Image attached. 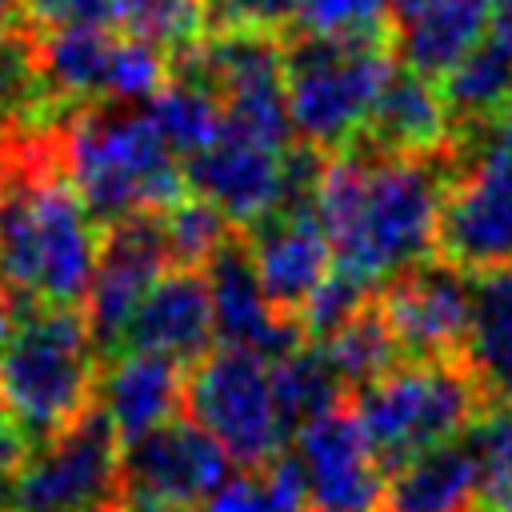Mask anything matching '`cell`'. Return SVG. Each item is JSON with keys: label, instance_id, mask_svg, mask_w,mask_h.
Returning <instances> with one entry per match:
<instances>
[{"label": "cell", "instance_id": "obj_1", "mask_svg": "<svg viewBox=\"0 0 512 512\" xmlns=\"http://www.w3.org/2000/svg\"><path fill=\"white\" fill-rule=\"evenodd\" d=\"M448 152L388 156L356 140L320 164L312 184L332 264L372 292L436 256Z\"/></svg>", "mask_w": 512, "mask_h": 512}, {"label": "cell", "instance_id": "obj_2", "mask_svg": "<svg viewBox=\"0 0 512 512\" xmlns=\"http://www.w3.org/2000/svg\"><path fill=\"white\" fill-rule=\"evenodd\" d=\"M60 132H0V288L12 304L80 308L100 260L104 232L64 172Z\"/></svg>", "mask_w": 512, "mask_h": 512}, {"label": "cell", "instance_id": "obj_3", "mask_svg": "<svg viewBox=\"0 0 512 512\" xmlns=\"http://www.w3.org/2000/svg\"><path fill=\"white\" fill-rule=\"evenodd\" d=\"M60 156L100 232L144 212H164L188 196L184 168L132 104L112 100L108 108L96 100L76 108L60 132Z\"/></svg>", "mask_w": 512, "mask_h": 512}, {"label": "cell", "instance_id": "obj_4", "mask_svg": "<svg viewBox=\"0 0 512 512\" xmlns=\"http://www.w3.org/2000/svg\"><path fill=\"white\" fill-rule=\"evenodd\" d=\"M100 356L80 308L12 304L0 336V392L8 424L32 444L64 432L96 400Z\"/></svg>", "mask_w": 512, "mask_h": 512}, {"label": "cell", "instance_id": "obj_5", "mask_svg": "<svg viewBox=\"0 0 512 512\" xmlns=\"http://www.w3.org/2000/svg\"><path fill=\"white\" fill-rule=\"evenodd\" d=\"M492 388L472 360H400L384 376L348 392L376 464L396 472L412 456L456 440Z\"/></svg>", "mask_w": 512, "mask_h": 512}, {"label": "cell", "instance_id": "obj_6", "mask_svg": "<svg viewBox=\"0 0 512 512\" xmlns=\"http://www.w3.org/2000/svg\"><path fill=\"white\" fill-rule=\"evenodd\" d=\"M400 56L380 36H284V96L292 132L312 152H344L364 136L368 112Z\"/></svg>", "mask_w": 512, "mask_h": 512}, {"label": "cell", "instance_id": "obj_7", "mask_svg": "<svg viewBox=\"0 0 512 512\" xmlns=\"http://www.w3.org/2000/svg\"><path fill=\"white\" fill-rule=\"evenodd\" d=\"M436 252L460 272L512 264V120L452 136Z\"/></svg>", "mask_w": 512, "mask_h": 512}, {"label": "cell", "instance_id": "obj_8", "mask_svg": "<svg viewBox=\"0 0 512 512\" xmlns=\"http://www.w3.org/2000/svg\"><path fill=\"white\" fill-rule=\"evenodd\" d=\"M184 408L240 468H260L284 452L288 432L272 400L268 360L248 348L216 344L200 356L184 376Z\"/></svg>", "mask_w": 512, "mask_h": 512}, {"label": "cell", "instance_id": "obj_9", "mask_svg": "<svg viewBox=\"0 0 512 512\" xmlns=\"http://www.w3.org/2000/svg\"><path fill=\"white\" fill-rule=\"evenodd\" d=\"M120 436L92 400L64 432L36 444L20 488L16 512H116L120 492Z\"/></svg>", "mask_w": 512, "mask_h": 512}, {"label": "cell", "instance_id": "obj_10", "mask_svg": "<svg viewBox=\"0 0 512 512\" xmlns=\"http://www.w3.org/2000/svg\"><path fill=\"white\" fill-rule=\"evenodd\" d=\"M228 480V452L184 416L136 436L120 452V492L128 508L196 512Z\"/></svg>", "mask_w": 512, "mask_h": 512}, {"label": "cell", "instance_id": "obj_11", "mask_svg": "<svg viewBox=\"0 0 512 512\" xmlns=\"http://www.w3.org/2000/svg\"><path fill=\"white\" fill-rule=\"evenodd\" d=\"M376 308L404 360H468V272L424 260L376 288Z\"/></svg>", "mask_w": 512, "mask_h": 512}, {"label": "cell", "instance_id": "obj_12", "mask_svg": "<svg viewBox=\"0 0 512 512\" xmlns=\"http://www.w3.org/2000/svg\"><path fill=\"white\" fill-rule=\"evenodd\" d=\"M168 268H172V260L164 248L160 212H144V216L104 228L100 260H96V272H92V284L84 296V320H88L100 360L116 356L136 304Z\"/></svg>", "mask_w": 512, "mask_h": 512}, {"label": "cell", "instance_id": "obj_13", "mask_svg": "<svg viewBox=\"0 0 512 512\" xmlns=\"http://www.w3.org/2000/svg\"><path fill=\"white\" fill-rule=\"evenodd\" d=\"M244 232H248L244 244H248L256 280H260L268 304L280 316L296 320V312L304 308L312 288L332 268V244L316 216L312 188L284 196L268 216H260Z\"/></svg>", "mask_w": 512, "mask_h": 512}, {"label": "cell", "instance_id": "obj_14", "mask_svg": "<svg viewBox=\"0 0 512 512\" xmlns=\"http://www.w3.org/2000/svg\"><path fill=\"white\" fill-rule=\"evenodd\" d=\"M184 180H188V192L216 204L232 228L256 224L284 196L296 192L288 180V148H272L228 124L216 132L208 148L188 156Z\"/></svg>", "mask_w": 512, "mask_h": 512}, {"label": "cell", "instance_id": "obj_15", "mask_svg": "<svg viewBox=\"0 0 512 512\" xmlns=\"http://www.w3.org/2000/svg\"><path fill=\"white\" fill-rule=\"evenodd\" d=\"M296 436V460L308 480V508L316 512H376L384 496V468L348 400L320 412Z\"/></svg>", "mask_w": 512, "mask_h": 512}, {"label": "cell", "instance_id": "obj_16", "mask_svg": "<svg viewBox=\"0 0 512 512\" xmlns=\"http://www.w3.org/2000/svg\"><path fill=\"white\" fill-rule=\"evenodd\" d=\"M212 348L216 320L204 268H168L136 304L116 352H156L192 368Z\"/></svg>", "mask_w": 512, "mask_h": 512}, {"label": "cell", "instance_id": "obj_17", "mask_svg": "<svg viewBox=\"0 0 512 512\" xmlns=\"http://www.w3.org/2000/svg\"><path fill=\"white\" fill-rule=\"evenodd\" d=\"M208 276V292H212V320H216V344H232V348H248L264 360H276L284 352H292L296 344H304L300 320L280 316L252 268L248 244L240 236H228L220 244V252L204 264Z\"/></svg>", "mask_w": 512, "mask_h": 512}, {"label": "cell", "instance_id": "obj_18", "mask_svg": "<svg viewBox=\"0 0 512 512\" xmlns=\"http://www.w3.org/2000/svg\"><path fill=\"white\" fill-rule=\"evenodd\" d=\"M96 404L120 444H132L184 408V364L156 352H116L100 360Z\"/></svg>", "mask_w": 512, "mask_h": 512}, {"label": "cell", "instance_id": "obj_19", "mask_svg": "<svg viewBox=\"0 0 512 512\" xmlns=\"http://www.w3.org/2000/svg\"><path fill=\"white\" fill-rule=\"evenodd\" d=\"M368 148L388 152V156H436L448 152L452 144V120L440 100L436 80L420 76L408 64H396L392 76L384 80L364 136Z\"/></svg>", "mask_w": 512, "mask_h": 512}, {"label": "cell", "instance_id": "obj_20", "mask_svg": "<svg viewBox=\"0 0 512 512\" xmlns=\"http://www.w3.org/2000/svg\"><path fill=\"white\" fill-rule=\"evenodd\" d=\"M488 0H396L392 44L400 64L440 80L468 48L484 40Z\"/></svg>", "mask_w": 512, "mask_h": 512}, {"label": "cell", "instance_id": "obj_21", "mask_svg": "<svg viewBox=\"0 0 512 512\" xmlns=\"http://www.w3.org/2000/svg\"><path fill=\"white\" fill-rule=\"evenodd\" d=\"M476 484V456L460 432L456 440H444L388 472L376 512H468Z\"/></svg>", "mask_w": 512, "mask_h": 512}, {"label": "cell", "instance_id": "obj_22", "mask_svg": "<svg viewBox=\"0 0 512 512\" xmlns=\"http://www.w3.org/2000/svg\"><path fill=\"white\" fill-rule=\"evenodd\" d=\"M436 88L448 108L452 136L496 124L512 112V56L484 36L436 80Z\"/></svg>", "mask_w": 512, "mask_h": 512}, {"label": "cell", "instance_id": "obj_23", "mask_svg": "<svg viewBox=\"0 0 512 512\" xmlns=\"http://www.w3.org/2000/svg\"><path fill=\"white\" fill-rule=\"evenodd\" d=\"M32 32V28H28ZM112 28H60V32H32L40 76L48 80L52 96L84 108L108 96V60H112Z\"/></svg>", "mask_w": 512, "mask_h": 512}, {"label": "cell", "instance_id": "obj_24", "mask_svg": "<svg viewBox=\"0 0 512 512\" xmlns=\"http://www.w3.org/2000/svg\"><path fill=\"white\" fill-rule=\"evenodd\" d=\"M468 288H472L468 360L496 396L512 400V264L468 272Z\"/></svg>", "mask_w": 512, "mask_h": 512}, {"label": "cell", "instance_id": "obj_25", "mask_svg": "<svg viewBox=\"0 0 512 512\" xmlns=\"http://www.w3.org/2000/svg\"><path fill=\"white\" fill-rule=\"evenodd\" d=\"M268 380H272V400H276V412H280V424L288 436L296 428H304L308 420H316L320 412L348 400L344 380L336 376V368L328 364L320 344H312V340L268 360Z\"/></svg>", "mask_w": 512, "mask_h": 512}, {"label": "cell", "instance_id": "obj_26", "mask_svg": "<svg viewBox=\"0 0 512 512\" xmlns=\"http://www.w3.org/2000/svg\"><path fill=\"white\" fill-rule=\"evenodd\" d=\"M148 116V124L156 128V136L168 144L172 156H196L200 148H208L216 140V132L224 128V112H220V96L188 76H168V84L160 92H152L140 108Z\"/></svg>", "mask_w": 512, "mask_h": 512}, {"label": "cell", "instance_id": "obj_27", "mask_svg": "<svg viewBox=\"0 0 512 512\" xmlns=\"http://www.w3.org/2000/svg\"><path fill=\"white\" fill-rule=\"evenodd\" d=\"M200 512H308V480L296 452H280L260 468L228 476Z\"/></svg>", "mask_w": 512, "mask_h": 512}, {"label": "cell", "instance_id": "obj_28", "mask_svg": "<svg viewBox=\"0 0 512 512\" xmlns=\"http://www.w3.org/2000/svg\"><path fill=\"white\" fill-rule=\"evenodd\" d=\"M320 352L328 356V364L336 368V376L344 380L348 392L368 384V380H376V376H384L388 368H396L404 360L396 340H392V332H388V324H384V316H380V308H376V296L344 328L324 336Z\"/></svg>", "mask_w": 512, "mask_h": 512}, {"label": "cell", "instance_id": "obj_29", "mask_svg": "<svg viewBox=\"0 0 512 512\" xmlns=\"http://www.w3.org/2000/svg\"><path fill=\"white\" fill-rule=\"evenodd\" d=\"M464 440L476 456V500L484 508H512V400L488 396L484 408L464 428Z\"/></svg>", "mask_w": 512, "mask_h": 512}, {"label": "cell", "instance_id": "obj_30", "mask_svg": "<svg viewBox=\"0 0 512 512\" xmlns=\"http://www.w3.org/2000/svg\"><path fill=\"white\" fill-rule=\"evenodd\" d=\"M116 28L168 56H180L208 36V8L204 0H120Z\"/></svg>", "mask_w": 512, "mask_h": 512}, {"label": "cell", "instance_id": "obj_31", "mask_svg": "<svg viewBox=\"0 0 512 512\" xmlns=\"http://www.w3.org/2000/svg\"><path fill=\"white\" fill-rule=\"evenodd\" d=\"M160 232H164L172 268H204L220 252V244L232 236V224L216 204L188 192L180 204L160 212Z\"/></svg>", "mask_w": 512, "mask_h": 512}, {"label": "cell", "instance_id": "obj_32", "mask_svg": "<svg viewBox=\"0 0 512 512\" xmlns=\"http://www.w3.org/2000/svg\"><path fill=\"white\" fill-rule=\"evenodd\" d=\"M392 4L396 0H296L292 32L392 40Z\"/></svg>", "mask_w": 512, "mask_h": 512}, {"label": "cell", "instance_id": "obj_33", "mask_svg": "<svg viewBox=\"0 0 512 512\" xmlns=\"http://www.w3.org/2000/svg\"><path fill=\"white\" fill-rule=\"evenodd\" d=\"M172 76V56L144 44V40H132V36H120L112 44V60H108V96L104 100H116V104H144L152 92H160Z\"/></svg>", "mask_w": 512, "mask_h": 512}, {"label": "cell", "instance_id": "obj_34", "mask_svg": "<svg viewBox=\"0 0 512 512\" xmlns=\"http://www.w3.org/2000/svg\"><path fill=\"white\" fill-rule=\"evenodd\" d=\"M372 296H376V292H372L368 284H360L356 276H348V272H340V268L332 264L328 276L312 288V296H308L304 308L296 312L304 340L320 344L324 336H332L336 328H344V324H348Z\"/></svg>", "mask_w": 512, "mask_h": 512}, {"label": "cell", "instance_id": "obj_35", "mask_svg": "<svg viewBox=\"0 0 512 512\" xmlns=\"http://www.w3.org/2000/svg\"><path fill=\"white\" fill-rule=\"evenodd\" d=\"M120 0H16L24 28L60 32V28H112Z\"/></svg>", "mask_w": 512, "mask_h": 512}, {"label": "cell", "instance_id": "obj_36", "mask_svg": "<svg viewBox=\"0 0 512 512\" xmlns=\"http://www.w3.org/2000/svg\"><path fill=\"white\" fill-rule=\"evenodd\" d=\"M32 448L36 444L16 424L0 428V512H16V488H20V476H24Z\"/></svg>", "mask_w": 512, "mask_h": 512}, {"label": "cell", "instance_id": "obj_37", "mask_svg": "<svg viewBox=\"0 0 512 512\" xmlns=\"http://www.w3.org/2000/svg\"><path fill=\"white\" fill-rule=\"evenodd\" d=\"M484 36L512 56V0H492L488 4V28H484Z\"/></svg>", "mask_w": 512, "mask_h": 512}, {"label": "cell", "instance_id": "obj_38", "mask_svg": "<svg viewBox=\"0 0 512 512\" xmlns=\"http://www.w3.org/2000/svg\"><path fill=\"white\" fill-rule=\"evenodd\" d=\"M16 16H20V12H16V0H0V40H4L8 32H12Z\"/></svg>", "mask_w": 512, "mask_h": 512}, {"label": "cell", "instance_id": "obj_39", "mask_svg": "<svg viewBox=\"0 0 512 512\" xmlns=\"http://www.w3.org/2000/svg\"><path fill=\"white\" fill-rule=\"evenodd\" d=\"M8 320H12V300H8V296H4V288H0V336H4Z\"/></svg>", "mask_w": 512, "mask_h": 512}, {"label": "cell", "instance_id": "obj_40", "mask_svg": "<svg viewBox=\"0 0 512 512\" xmlns=\"http://www.w3.org/2000/svg\"><path fill=\"white\" fill-rule=\"evenodd\" d=\"M8 424V404H4V392H0V428Z\"/></svg>", "mask_w": 512, "mask_h": 512}, {"label": "cell", "instance_id": "obj_41", "mask_svg": "<svg viewBox=\"0 0 512 512\" xmlns=\"http://www.w3.org/2000/svg\"><path fill=\"white\" fill-rule=\"evenodd\" d=\"M468 512H512V508H484V504H472Z\"/></svg>", "mask_w": 512, "mask_h": 512}, {"label": "cell", "instance_id": "obj_42", "mask_svg": "<svg viewBox=\"0 0 512 512\" xmlns=\"http://www.w3.org/2000/svg\"><path fill=\"white\" fill-rule=\"evenodd\" d=\"M220 4H224V0H204V8H208V12H212V8H220Z\"/></svg>", "mask_w": 512, "mask_h": 512}, {"label": "cell", "instance_id": "obj_43", "mask_svg": "<svg viewBox=\"0 0 512 512\" xmlns=\"http://www.w3.org/2000/svg\"><path fill=\"white\" fill-rule=\"evenodd\" d=\"M116 512H144V508H128V504H120V508H116Z\"/></svg>", "mask_w": 512, "mask_h": 512}, {"label": "cell", "instance_id": "obj_44", "mask_svg": "<svg viewBox=\"0 0 512 512\" xmlns=\"http://www.w3.org/2000/svg\"><path fill=\"white\" fill-rule=\"evenodd\" d=\"M508 120H512V112H508Z\"/></svg>", "mask_w": 512, "mask_h": 512}]
</instances>
